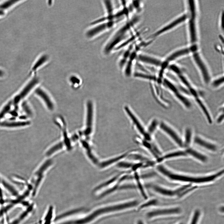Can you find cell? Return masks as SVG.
Masks as SVG:
<instances>
[{
    "label": "cell",
    "mask_w": 224,
    "mask_h": 224,
    "mask_svg": "<svg viewBox=\"0 0 224 224\" xmlns=\"http://www.w3.org/2000/svg\"><path fill=\"white\" fill-rule=\"evenodd\" d=\"M33 207V205H31L29 206L28 208L21 214L17 218L14 220L10 224H19L27 216L28 214L31 211Z\"/></svg>",
    "instance_id": "83f0119b"
},
{
    "label": "cell",
    "mask_w": 224,
    "mask_h": 224,
    "mask_svg": "<svg viewBox=\"0 0 224 224\" xmlns=\"http://www.w3.org/2000/svg\"><path fill=\"white\" fill-rule=\"evenodd\" d=\"M48 60V57L46 54L40 56L35 61L31 68L32 72H34L43 66Z\"/></svg>",
    "instance_id": "4316f807"
},
{
    "label": "cell",
    "mask_w": 224,
    "mask_h": 224,
    "mask_svg": "<svg viewBox=\"0 0 224 224\" xmlns=\"http://www.w3.org/2000/svg\"><path fill=\"white\" fill-rule=\"evenodd\" d=\"M156 169L160 174L170 181L196 186L214 182L224 174V169H222L214 173L204 175L189 174L175 171L161 164L156 165Z\"/></svg>",
    "instance_id": "6da1fadb"
},
{
    "label": "cell",
    "mask_w": 224,
    "mask_h": 224,
    "mask_svg": "<svg viewBox=\"0 0 224 224\" xmlns=\"http://www.w3.org/2000/svg\"><path fill=\"white\" fill-rule=\"evenodd\" d=\"M6 13V12L0 9V17L4 16Z\"/></svg>",
    "instance_id": "7bdbcfd3"
},
{
    "label": "cell",
    "mask_w": 224,
    "mask_h": 224,
    "mask_svg": "<svg viewBox=\"0 0 224 224\" xmlns=\"http://www.w3.org/2000/svg\"><path fill=\"white\" fill-rule=\"evenodd\" d=\"M195 99L197 105L204 115L208 122L209 124H211L213 121L212 117L207 105L200 97H196Z\"/></svg>",
    "instance_id": "d6986e66"
},
{
    "label": "cell",
    "mask_w": 224,
    "mask_h": 224,
    "mask_svg": "<svg viewBox=\"0 0 224 224\" xmlns=\"http://www.w3.org/2000/svg\"><path fill=\"white\" fill-rule=\"evenodd\" d=\"M21 1L15 0L3 1L0 3V9L6 12L8 10Z\"/></svg>",
    "instance_id": "484cf974"
},
{
    "label": "cell",
    "mask_w": 224,
    "mask_h": 224,
    "mask_svg": "<svg viewBox=\"0 0 224 224\" xmlns=\"http://www.w3.org/2000/svg\"><path fill=\"white\" fill-rule=\"evenodd\" d=\"M134 164L129 162L127 161H120L119 162L117 165V167L122 169H129L132 168L134 166Z\"/></svg>",
    "instance_id": "d6a6232c"
},
{
    "label": "cell",
    "mask_w": 224,
    "mask_h": 224,
    "mask_svg": "<svg viewBox=\"0 0 224 224\" xmlns=\"http://www.w3.org/2000/svg\"><path fill=\"white\" fill-rule=\"evenodd\" d=\"M3 197V194L2 193V189L0 187V198L2 199Z\"/></svg>",
    "instance_id": "f6af8a7d"
},
{
    "label": "cell",
    "mask_w": 224,
    "mask_h": 224,
    "mask_svg": "<svg viewBox=\"0 0 224 224\" xmlns=\"http://www.w3.org/2000/svg\"><path fill=\"white\" fill-rule=\"evenodd\" d=\"M161 130L180 148H183L182 137L174 128L167 123L162 122L159 124Z\"/></svg>",
    "instance_id": "5b68a950"
},
{
    "label": "cell",
    "mask_w": 224,
    "mask_h": 224,
    "mask_svg": "<svg viewBox=\"0 0 224 224\" xmlns=\"http://www.w3.org/2000/svg\"><path fill=\"white\" fill-rule=\"evenodd\" d=\"M12 105V101L11 100L3 107L0 111V120L9 112Z\"/></svg>",
    "instance_id": "1f68e13d"
},
{
    "label": "cell",
    "mask_w": 224,
    "mask_h": 224,
    "mask_svg": "<svg viewBox=\"0 0 224 224\" xmlns=\"http://www.w3.org/2000/svg\"><path fill=\"white\" fill-rule=\"evenodd\" d=\"M158 203V201L156 199H152L151 200L143 204L142 205H141L139 208V209H141L144 208L151 206L152 205H155L157 204Z\"/></svg>",
    "instance_id": "f35d334b"
},
{
    "label": "cell",
    "mask_w": 224,
    "mask_h": 224,
    "mask_svg": "<svg viewBox=\"0 0 224 224\" xmlns=\"http://www.w3.org/2000/svg\"><path fill=\"white\" fill-rule=\"evenodd\" d=\"M114 1L112 0H102V3L104 9L105 16H110L114 15L118 10L116 8Z\"/></svg>",
    "instance_id": "ffe728a7"
},
{
    "label": "cell",
    "mask_w": 224,
    "mask_h": 224,
    "mask_svg": "<svg viewBox=\"0 0 224 224\" xmlns=\"http://www.w3.org/2000/svg\"><path fill=\"white\" fill-rule=\"evenodd\" d=\"M118 175L115 176L110 180H108L105 182L103 183L98 186L96 189V190H98L99 189L103 188L106 186H108L110 184L115 181L118 178Z\"/></svg>",
    "instance_id": "e575fe53"
},
{
    "label": "cell",
    "mask_w": 224,
    "mask_h": 224,
    "mask_svg": "<svg viewBox=\"0 0 224 224\" xmlns=\"http://www.w3.org/2000/svg\"><path fill=\"white\" fill-rule=\"evenodd\" d=\"M137 61L143 63L156 66H161L162 62L160 60L147 54L140 52L137 57Z\"/></svg>",
    "instance_id": "7c38bea8"
},
{
    "label": "cell",
    "mask_w": 224,
    "mask_h": 224,
    "mask_svg": "<svg viewBox=\"0 0 224 224\" xmlns=\"http://www.w3.org/2000/svg\"><path fill=\"white\" fill-rule=\"evenodd\" d=\"M177 99L187 109H190L192 106V103L187 97V95L179 89L173 94Z\"/></svg>",
    "instance_id": "603a6c76"
},
{
    "label": "cell",
    "mask_w": 224,
    "mask_h": 224,
    "mask_svg": "<svg viewBox=\"0 0 224 224\" xmlns=\"http://www.w3.org/2000/svg\"><path fill=\"white\" fill-rule=\"evenodd\" d=\"M39 82L37 77L32 78L20 92L14 97L12 100L13 105H17L34 89Z\"/></svg>",
    "instance_id": "ba28073f"
},
{
    "label": "cell",
    "mask_w": 224,
    "mask_h": 224,
    "mask_svg": "<svg viewBox=\"0 0 224 224\" xmlns=\"http://www.w3.org/2000/svg\"><path fill=\"white\" fill-rule=\"evenodd\" d=\"M182 210L178 207H169L153 210L148 212L147 215L149 218L158 216H171L180 215Z\"/></svg>",
    "instance_id": "52a82bcc"
},
{
    "label": "cell",
    "mask_w": 224,
    "mask_h": 224,
    "mask_svg": "<svg viewBox=\"0 0 224 224\" xmlns=\"http://www.w3.org/2000/svg\"><path fill=\"white\" fill-rule=\"evenodd\" d=\"M63 143L62 142H61L54 146L48 151L46 153V155L48 156L50 155L54 152L58 150L59 149H60L63 146Z\"/></svg>",
    "instance_id": "d590c367"
},
{
    "label": "cell",
    "mask_w": 224,
    "mask_h": 224,
    "mask_svg": "<svg viewBox=\"0 0 224 224\" xmlns=\"http://www.w3.org/2000/svg\"><path fill=\"white\" fill-rule=\"evenodd\" d=\"M1 183L3 186L12 195L15 196H18V193L17 190L7 181L3 180Z\"/></svg>",
    "instance_id": "4dcf8cb0"
},
{
    "label": "cell",
    "mask_w": 224,
    "mask_h": 224,
    "mask_svg": "<svg viewBox=\"0 0 224 224\" xmlns=\"http://www.w3.org/2000/svg\"><path fill=\"white\" fill-rule=\"evenodd\" d=\"M187 156L191 157L197 161L203 163H206L209 160L208 156L199 151L191 147L184 149Z\"/></svg>",
    "instance_id": "8fae6325"
},
{
    "label": "cell",
    "mask_w": 224,
    "mask_h": 224,
    "mask_svg": "<svg viewBox=\"0 0 224 224\" xmlns=\"http://www.w3.org/2000/svg\"><path fill=\"white\" fill-rule=\"evenodd\" d=\"M137 224H143V223L142 221L139 220L138 221Z\"/></svg>",
    "instance_id": "bcb514c9"
},
{
    "label": "cell",
    "mask_w": 224,
    "mask_h": 224,
    "mask_svg": "<svg viewBox=\"0 0 224 224\" xmlns=\"http://www.w3.org/2000/svg\"><path fill=\"white\" fill-rule=\"evenodd\" d=\"M158 124H159L157 120H153L148 127L147 133L151 136L154 132Z\"/></svg>",
    "instance_id": "836d02e7"
},
{
    "label": "cell",
    "mask_w": 224,
    "mask_h": 224,
    "mask_svg": "<svg viewBox=\"0 0 224 224\" xmlns=\"http://www.w3.org/2000/svg\"><path fill=\"white\" fill-rule=\"evenodd\" d=\"M188 157L187 153L184 149L175 150L169 152L162 155L156 160V162L159 163L166 160L175 158Z\"/></svg>",
    "instance_id": "5bb4252c"
},
{
    "label": "cell",
    "mask_w": 224,
    "mask_h": 224,
    "mask_svg": "<svg viewBox=\"0 0 224 224\" xmlns=\"http://www.w3.org/2000/svg\"><path fill=\"white\" fill-rule=\"evenodd\" d=\"M223 112H220L216 119V123L218 124H221L224 120Z\"/></svg>",
    "instance_id": "b9f144b4"
},
{
    "label": "cell",
    "mask_w": 224,
    "mask_h": 224,
    "mask_svg": "<svg viewBox=\"0 0 224 224\" xmlns=\"http://www.w3.org/2000/svg\"><path fill=\"white\" fill-rule=\"evenodd\" d=\"M35 93L42 100L49 110L52 111L54 109L53 101L46 91L40 88H38L35 90Z\"/></svg>",
    "instance_id": "2e32d148"
},
{
    "label": "cell",
    "mask_w": 224,
    "mask_h": 224,
    "mask_svg": "<svg viewBox=\"0 0 224 224\" xmlns=\"http://www.w3.org/2000/svg\"><path fill=\"white\" fill-rule=\"evenodd\" d=\"M193 143L211 152H216L218 150L216 144L199 135L194 136Z\"/></svg>",
    "instance_id": "30bf717a"
},
{
    "label": "cell",
    "mask_w": 224,
    "mask_h": 224,
    "mask_svg": "<svg viewBox=\"0 0 224 224\" xmlns=\"http://www.w3.org/2000/svg\"><path fill=\"white\" fill-rule=\"evenodd\" d=\"M13 206V204H9L0 209V218L3 216L4 214L11 209Z\"/></svg>",
    "instance_id": "ab89813d"
},
{
    "label": "cell",
    "mask_w": 224,
    "mask_h": 224,
    "mask_svg": "<svg viewBox=\"0 0 224 224\" xmlns=\"http://www.w3.org/2000/svg\"><path fill=\"white\" fill-rule=\"evenodd\" d=\"M183 224V223L180 222V223H178V224Z\"/></svg>",
    "instance_id": "7dc6e473"
},
{
    "label": "cell",
    "mask_w": 224,
    "mask_h": 224,
    "mask_svg": "<svg viewBox=\"0 0 224 224\" xmlns=\"http://www.w3.org/2000/svg\"><path fill=\"white\" fill-rule=\"evenodd\" d=\"M194 136L193 129L190 127H186L184 130V136L182 137L183 148L185 149L191 147L193 143Z\"/></svg>",
    "instance_id": "e0dca14e"
},
{
    "label": "cell",
    "mask_w": 224,
    "mask_h": 224,
    "mask_svg": "<svg viewBox=\"0 0 224 224\" xmlns=\"http://www.w3.org/2000/svg\"><path fill=\"white\" fill-rule=\"evenodd\" d=\"M30 124L28 121L0 122V127L8 128H16L27 126Z\"/></svg>",
    "instance_id": "ac0fdd59"
},
{
    "label": "cell",
    "mask_w": 224,
    "mask_h": 224,
    "mask_svg": "<svg viewBox=\"0 0 224 224\" xmlns=\"http://www.w3.org/2000/svg\"><path fill=\"white\" fill-rule=\"evenodd\" d=\"M93 105L90 100L88 101L86 104V128L84 131L86 135H89L91 132L93 119Z\"/></svg>",
    "instance_id": "4fadbf2b"
},
{
    "label": "cell",
    "mask_w": 224,
    "mask_h": 224,
    "mask_svg": "<svg viewBox=\"0 0 224 224\" xmlns=\"http://www.w3.org/2000/svg\"><path fill=\"white\" fill-rule=\"evenodd\" d=\"M148 30L147 27H144L139 30H136L129 35L124 42L116 48L114 52L125 48L128 46L134 44L142 39V37L146 34Z\"/></svg>",
    "instance_id": "8992f818"
},
{
    "label": "cell",
    "mask_w": 224,
    "mask_h": 224,
    "mask_svg": "<svg viewBox=\"0 0 224 224\" xmlns=\"http://www.w3.org/2000/svg\"><path fill=\"white\" fill-rule=\"evenodd\" d=\"M4 74V72L2 70L0 69V77H3Z\"/></svg>",
    "instance_id": "ee69618b"
},
{
    "label": "cell",
    "mask_w": 224,
    "mask_h": 224,
    "mask_svg": "<svg viewBox=\"0 0 224 224\" xmlns=\"http://www.w3.org/2000/svg\"><path fill=\"white\" fill-rule=\"evenodd\" d=\"M140 14L135 15L121 24L108 38L102 49L105 56H108L114 52V49L136 30L140 22Z\"/></svg>",
    "instance_id": "7a4b0ae2"
},
{
    "label": "cell",
    "mask_w": 224,
    "mask_h": 224,
    "mask_svg": "<svg viewBox=\"0 0 224 224\" xmlns=\"http://www.w3.org/2000/svg\"><path fill=\"white\" fill-rule=\"evenodd\" d=\"M170 69L177 76L183 73L181 70L178 66L176 65L173 64L170 65L169 67Z\"/></svg>",
    "instance_id": "74e56055"
},
{
    "label": "cell",
    "mask_w": 224,
    "mask_h": 224,
    "mask_svg": "<svg viewBox=\"0 0 224 224\" xmlns=\"http://www.w3.org/2000/svg\"><path fill=\"white\" fill-rule=\"evenodd\" d=\"M134 44L125 48V49L119 56L118 64L120 68H122L126 65L132 52Z\"/></svg>",
    "instance_id": "44dd1931"
},
{
    "label": "cell",
    "mask_w": 224,
    "mask_h": 224,
    "mask_svg": "<svg viewBox=\"0 0 224 224\" xmlns=\"http://www.w3.org/2000/svg\"><path fill=\"white\" fill-rule=\"evenodd\" d=\"M70 81L72 84L74 86H76L77 85H79L80 84V79L77 77L76 76H72L70 78Z\"/></svg>",
    "instance_id": "60d3db41"
},
{
    "label": "cell",
    "mask_w": 224,
    "mask_h": 224,
    "mask_svg": "<svg viewBox=\"0 0 224 224\" xmlns=\"http://www.w3.org/2000/svg\"><path fill=\"white\" fill-rule=\"evenodd\" d=\"M186 18V15L183 16L178 18L175 21L166 26L154 32L147 38V39H154L155 38L159 36L164 32L172 28L178 24L184 21Z\"/></svg>",
    "instance_id": "9a60e30c"
},
{
    "label": "cell",
    "mask_w": 224,
    "mask_h": 224,
    "mask_svg": "<svg viewBox=\"0 0 224 224\" xmlns=\"http://www.w3.org/2000/svg\"><path fill=\"white\" fill-rule=\"evenodd\" d=\"M194 52V58L199 70L202 80L205 84L208 85L212 80L210 73L198 54L195 52Z\"/></svg>",
    "instance_id": "9c48e42d"
},
{
    "label": "cell",
    "mask_w": 224,
    "mask_h": 224,
    "mask_svg": "<svg viewBox=\"0 0 224 224\" xmlns=\"http://www.w3.org/2000/svg\"><path fill=\"white\" fill-rule=\"evenodd\" d=\"M201 212L199 209H196L192 213L189 224H198Z\"/></svg>",
    "instance_id": "f546056e"
},
{
    "label": "cell",
    "mask_w": 224,
    "mask_h": 224,
    "mask_svg": "<svg viewBox=\"0 0 224 224\" xmlns=\"http://www.w3.org/2000/svg\"><path fill=\"white\" fill-rule=\"evenodd\" d=\"M126 20H120L104 21L93 25L89 29L85 34L88 39H92L108 32L119 26Z\"/></svg>",
    "instance_id": "3957f363"
},
{
    "label": "cell",
    "mask_w": 224,
    "mask_h": 224,
    "mask_svg": "<svg viewBox=\"0 0 224 224\" xmlns=\"http://www.w3.org/2000/svg\"><path fill=\"white\" fill-rule=\"evenodd\" d=\"M125 109L126 112L130 117V118L137 127V128L140 133L142 134L145 138H147L148 135V134L147 133H146L142 126L135 115H134L133 114L128 107H125Z\"/></svg>",
    "instance_id": "d4e9b609"
},
{
    "label": "cell",
    "mask_w": 224,
    "mask_h": 224,
    "mask_svg": "<svg viewBox=\"0 0 224 224\" xmlns=\"http://www.w3.org/2000/svg\"><path fill=\"white\" fill-rule=\"evenodd\" d=\"M134 76L135 77L151 79L152 80H156V78L154 76L142 73L136 72L134 73Z\"/></svg>",
    "instance_id": "8d00e7d4"
},
{
    "label": "cell",
    "mask_w": 224,
    "mask_h": 224,
    "mask_svg": "<svg viewBox=\"0 0 224 224\" xmlns=\"http://www.w3.org/2000/svg\"><path fill=\"white\" fill-rule=\"evenodd\" d=\"M224 78L223 75H222L213 79H212L209 84H210L211 86L213 88H218L223 85Z\"/></svg>",
    "instance_id": "f1b7e54d"
},
{
    "label": "cell",
    "mask_w": 224,
    "mask_h": 224,
    "mask_svg": "<svg viewBox=\"0 0 224 224\" xmlns=\"http://www.w3.org/2000/svg\"><path fill=\"white\" fill-rule=\"evenodd\" d=\"M148 187L155 192L167 198H172L184 196V188L183 186L174 189L156 184L149 185Z\"/></svg>",
    "instance_id": "277c9868"
},
{
    "label": "cell",
    "mask_w": 224,
    "mask_h": 224,
    "mask_svg": "<svg viewBox=\"0 0 224 224\" xmlns=\"http://www.w3.org/2000/svg\"><path fill=\"white\" fill-rule=\"evenodd\" d=\"M192 50L191 48L183 49L175 52L168 57L166 60L162 62L161 67L165 69L167 67L168 63L171 61L178 57L188 53Z\"/></svg>",
    "instance_id": "7402d4cb"
},
{
    "label": "cell",
    "mask_w": 224,
    "mask_h": 224,
    "mask_svg": "<svg viewBox=\"0 0 224 224\" xmlns=\"http://www.w3.org/2000/svg\"><path fill=\"white\" fill-rule=\"evenodd\" d=\"M128 154V152H126L117 156L105 160L100 163L99 164V166L101 168L107 167L127 157Z\"/></svg>",
    "instance_id": "cb8c5ba5"
}]
</instances>
